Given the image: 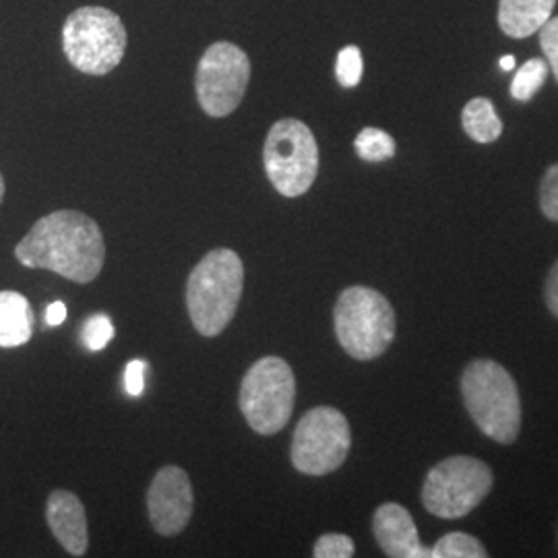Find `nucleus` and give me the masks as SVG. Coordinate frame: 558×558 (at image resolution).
<instances>
[{"mask_svg":"<svg viewBox=\"0 0 558 558\" xmlns=\"http://www.w3.org/2000/svg\"><path fill=\"white\" fill-rule=\"evenodd\" d=\"M15 257L23 267L48 269L69 281L89 283L104 269L106 242L100 226L89 216L62 209L34 223L17 244Z\"/></svg>","mask_w":558,"mask_h":558,"instance_id":"1","label":"nucleus"},{"mask_svg":"<svg viewBox=\"0 0 558 558\" xmlns=\"http://www.w3.org/2000/svg\"><path fill=\"white\" fill-rule=\"evenodd\" d=\"M244 283V265L230 248L207 253L186 281V308L195 329L216 338L232 323Z\"/></svg>","mask_w":558,"mask_h":558,"instance_id":"2","label":"nucleus"},{"mask_svg":"<svg viewBox=\"0 0 558 558\" xmlns=\"http://www.w3.org/2000/svg\"><path fill=\"white\" fill-rule=\"evenodd\" d=\"M461 396L480 430L513 445L521 430V398L513 377L493 360H474L461 375Z\"/></svg>","mask_w":558,"mask_h":558,"instance_id":"3","label":"nucleus"},{"mask_svg":"<svg viewBox=\"0 0 558 558\" xmlns=\"http://www.w3.org/2000/svg\"><path fill=\"white\" fill-rule=\"evenodd\" d=\"M333 323L343 352L362 362L383 356L396 339L391 302L366 286H352L339 294Z\"/></svg>","mask_w":558,"mask_h":558,"instance_id":"4","label":"nucleus"},{"mask_svg":"<svg viewBox=\"0 0 558 558\" xmlns=\"http://www.w3.org/2000/svg\"><path fill=\"white\" fill-rule=\"evenodd\" d=\"M126 29L119 15L104 7H81L62 27V48L69 62L87 75H108L124 59Z\"/></svg>","mask_w":558,"mask_h":558,"instance_id":"5","label":"nucleus"},{"mask_svg":"<svg viewBox=\"0 0 558 558\" xmlns=\"http://www.w3.org/2000/svg\"><path fill=\"white\" fill-rule=\"evenodd\" d=\"M296 379L290 364L278 356L255 362L240 385L239 403L248 426L263 437L286 428L292 418Z\"/></svg>","mask_w":558,"mask_h":558,"instance_id":"6","label":"nucleus"},{"mask_svg":"<svg viewBox=\"0 0 558 558\" xmlns=\"http://www.w3.org/2000/svg\"><path fill=\"white\" fill-rule=\"evenodd\" d=\"M263 161L267 179L279 195H304L319 174V145L313 131L296 119H281L269 129Z\"/></svg>","mask_w":558,"mask_h":558,"instance_id":"7","label":"nucleus"},{"mask_svg":"<svg viewBox=\"0 0 558 558\" xmlns=\"http://www.w3.org/2000/svg\"><path fill=\"white\" fill-rule=\"evenodd\" d=\"M493 470L476 458L453 456L437 463L422 486V505L435 518L470 515L493 490Z\"/></svg>","mask_w":558,"mask_h":558,"instance_id":"8","label":"nucleus"},{"mask_svg":"<svg viewBox=\"0 0 558 558\" xmlns=\"http://www.w3.org/2000/svg\"><path fill=\"white\" fill-rule=\"evenodd\" d=\"M352 430L348 418L329 405H319L300 418L292 440V463L306 476H327L348 459Z\"/></svg>","mask_w":558,"mask_h":558,"instance_id":"9","label":"nucleus"},{"mask_svg":"<svg viewBox=\"0 0 558 558\" xmlns=\"http://www.w3.org/2000/svg\"><path fill=\"white\" fill-rule=\"evenodd\" d=\"M251 81V60L236 44L218 41L199 60L195 89L201 108L211 119H223L240 106Z\"/></svg>","mask_w":558,"mask_h":558,"instance_id":"10","label":"nucleus"},{"mask_svg":"<svg viewBox=\"0 0 558 558\" xmlns=\"http://www.w3.org/2000/svg\"><path fill=\"white\" fill-rule=\"evenodd\" d=\"M193 486L179 465H166L151 480L147 490V511L160 536H179L193 518Z\"/></svg>","mask_w":558,"mask_h":558,"instance_id":"11","label":"nucleus"},{"mask_svg":"<svg viewBox=\"0 0 558 558\" xmlns=\"http://www.w3.org/2000/svg\"><path fill=\"white\" fill-rule=\"evenodd\" d=\"M373 534L387 557L430 558V548L422 546L410 511L398 502H385L375 511Z\"/></svg>","mask_w":558,"mask_h":558,"instance_id":"12","label":"nucleus"},{"mask_svg":"<svg viewBox=\"0 0 558 558\" xmlns=\"http://www.w3.org/2000/svg\"><path fill=\"white\" fill-rule=\"evenodd\" d=\"M46 521L60 546L73 555L83 557L89 546V530L85 507L73 493L54 490L46 502Z\"/></svg>","mask_w":558,"mask_h":558,"instance_id":"13","label":"nucleus"},{"mask_svg":"<svg viewBox=\"0 0 558 558\" xmlns=\"http://www.w3.org/2000/svg\"><path fill=\"white\" fill-rule=\"evenodd\" d=\"M555 2L557 0H500V29L515 40L530 38L550 20Z\"/></svg>","mask_w":558,"mask_h":558,"instance_id":"14","label":"nucleus"},{"mask_svg":"<svg viewBox=\"0 0 558 558\" xmlns=\"http://www.w3.org/2000/svg\"><path fill=\"white\" fill-rule=\"evenodd\" d=\"M36 315L20 292H0V348H20L34 336Z\"/></svg>","mask_w":558,"mask_h":558,"instance_id":"15","label":"nucleus"},{"mask_svg":"<svg viewBox=\"0 0 558 558\" xmlns=\"http://www.w3.org/2000/svg\"><path fill=\"white\" fill-rule=\"evenodd\" d=\"M461 124L470 140L476 143H493L502 133V122L497 117L493 101L486 98H474L468 101L461 112Z\"/></svg>","mask_w":558,"mask_h":558,"instance_id":"16","label":"nucleus"},{"mask_svg":"<svg viewBox=\"0 0 558 558\" xmlns=\"http://www.w3.org/2000/svg\"><path fill=\"white\" fill-rule=\"evenodd\" d=\"M354 147H356L360 160L373 161V163L391 160L396 156V141H393V137L389 133L380 131V129H375V126L362 129L359 137L354 141Z\"/></svg>","mask_w":558,"mask_h":558,"instance_id":"17","label":"nucleus"},{"mask_svg":"<svg viewBox=\"0 0 558 558\" xmlns=\"http://www.w3.org/2000/svg\"><path fill=\"white\" fill-rule=\"evenodd\" d=\"M488 550L478 538L463 534V532H451L430 548V558H486Z\"/></svg>","mask_w":558,"mask_h":558,"instance_id":"18","label":"nucleus"},{"mask_svg":"<svg viewBox=\"0 0 558 558\" xmlns=\"http://www.w3.org/2000/svg\"><path fill=\"white\" fill-rule=\"evenodd\" d=\"M548 77V62L542 59L527 60L515 75L511 85V96L519 101H530L539 92Z\"/></svg>","mask_w":558,"mask_h":558,"instance_id":"19","label":"nucleus"},{"mask_svg":"<svg viewBox=\"0 0 558 558\" xmlns=\"http://www.w3.org/2000/svg\"><path fill=\"white\" fill-rule=\"evenodd\" d=\"M114 338V325L110 317L106 315H94L85 320L83 331H81V339L83 345L92 352H100L110 341Z\"/></svg>","mask_w":558,"mask_h":558,"instance_id":"20","label":"nucleus"},{"mask_svg":"<svg viewBox=\"0 0 558 558\" xmlns=\"http://www.w3.org/2000/svg\"><path fill=\"white\" fill-rule=\"evenodd\" d=\"M362 71H364V64H362L359 46L341 48L338 54V66H336L339 83L343 87H356L362 80Z\"/></svg>","mask_w":558,"mask_h":558,"instance_id":"21","label":"nucleus"},{"mask_svg":"<svg viewBox=\"0 0 558 558\" xmlns=\"http://www.w3.org/2000/svg\"><path fill=\"white\" fill-rule=\"evenodd\" d=\"M354 539L345 534H323L315 548L313 557L317 558H350L354 557Z\"/></svg>","mask_w":558,"mask_h":558,"instance_id":"22","label":"nucleus"},{"mask_svg":"<svg viewBox=\"0 0 558 558\" xmlns=\"http://www.w3.org/2000/svg\"><path fill=\"white\" fill-rule=\"evenodd\" d=\"M539 209L550 221H558V163L550 166L539 184Z\"/></svg>","mask_w":558,"mask_h":558,"instance_id":"23","label":"nucleus"},{"mask_svg":"<svg viewBox=\"0 0 558 558\" xmlns=\"http://www.w3.org/2000/svg\"><path fill=\"white\" fill-rule=\"evenodd\" d=\"M539 46L548 59V66L553 69L558 81V17L548 20L539 29Z\"/></svg>","mask_w":558,"mask_h":558,"instance_id":"24","label":"nucleus"},{"mask_svg":"<svg viewBox=\"0 0 558 558\" xmlns=\"http://www.w3.org/2000/svg\"><path fill=\"white\" fill-rule=\"evenodd\" d=\"M145 368L143 360H131L124 371V389L131 398H140L145 391Z\"/></svg>","mask_w":558,"mask_h":558,"instance_id":"25","label":"nucleus"},{"mask_svg":"<svg viewBox=\"0 0 558 558\" xmlns=\"http://www.w3.org/2000/svg\"><path fill=\"white\" fill-rule=\"evenodd\" d=\"M544 299H546L548 311L558 319V260L553 265V269H550V274L546 278Z\"/></svg>","mask_w":558,"mask_h":558,"instance_id":"26","label":"nucleus"},{"mask_svg":"<svg viewBox=\"0 0 558 558\" xmlns=\"http://www.w3.org/2000/svg\"><path fill=\"white\" fill-rule=\"evenodd\" d=\"M66 319V306H64V302H52L48 308H46V323L50 325V327H59Z\"/></svg>","mask_w":558,"mask_h":558,"instance_id":"27","label":"nucleus"},{"mask_svg":"<svg viewBox=\"0 0 558 558\" xmlns=\"http://www.w3.org/2000/svg\"><path fill=\"white\" fill-rule=\"evenodd\" d=\"M513 66H515V59L513 57H502L500 59V69L502 71H513Z\"/></svg>","mask_w":558,"mask_h":558,"instance_id":"28","label":"nucleus"},{"mask_svg":"<svg viewBox=\"0 0 558 558\" xmlns=\"http://www.w3.org/2000/svg\"><path fill=\"white\" fill-rule=\"evenodd\" d=\"M2 197H4V180H2V174H0V203H2Z\"/></svg>","mask_w":558,"mask_h":558,"instance_id":"29","label":"nucleus"}]
</instances>
